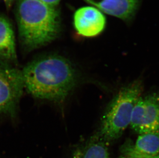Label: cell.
Segmentation results:
<instances>
[{
    "instance_id": "30bf717a",
    "label": "cell",
    "mask_w": 159,
    "mask_h": 158,
    "mask_svg": "<svg viewBox=\"0 0 159 158\" xmlns=\"http://www.w3.org/2000/svg\"><path fill=\"white\" fill-rule=\"evenodd\" d=\"M72 158H109L107 142L96 134L78 146L74 151Z\"/></svg>"
},
{
    "instance_id": "6da1fadb",
    "label": "cell",
    "mask_w": 159,
    "mask_h": 158,
    "mask_svg": "<svg viewBox=\"0 0 159 158\" xmlns=\"http://www.w3.org/2000/svg\"><path fill=\"white\" fill-rule=\"evenodd\" d=\"M22 73L25 88L31 95L58 104L65 101L78 82L73 65L57 55H42L32 60Z\"/></svg>"
},
{
    "instance_id": "8992f818",
    "label": "cell",
    "mask_w": 159,
    "mask_h": 158,
    "mask_svg": "<svg viewBox=\"0 0 159 158\" xmlns=\"http://www.w3.org/2000/svg\"><path fill=\"white\" fill-rule=\"evenodd\" d=\"M74 26L78 34L84 37H93L104 31L106 19L102 12L92 6L77 9L74 15Z\"/></svg>"
},
{
    "instance_id": "9c48e42d",
    "label": "cell",
    "mask_w": 159,
    "mask_h": 158,
    "mask_svg": "<svg viewBox=\"0 0 159 158\" xmlns=\"http://www.w3.org/2000/svg\"><path fill=\"white\" fill-rule=\"evenodd\" d=\"M0 59L11 64H17L15 35L8 18L0 15Z\"/></svg>"
},
{
    "instance_id": "3957f363",
    "label": "cell",
    "mask_w": 159,
    "mask_h": 158,
    "mask_svg": "<svg viewBox=\"0 0 159 158\" xmlns=\"http://www.w3.org/2000/svg\"><path fill=\"white\" fill-rule=\"evenodd\" d=\"M140 80L124 87L112 100L102 120L98 134L106 142L115 140L122 136L130 124L132 112L143 91Z\"/></svg>"
},
{
    "instance_id": "7a4b0ae2",
    "label": "cell",
    "mask_w": 159,
    "mask_h": 158,
    "mask_svg": "<svg viewBox=\"0 0 159 158\" xmlns=\"http://www.w3.org/2000/svg\"><path fill=\"white\" fill-rule=\"evenodd\" d=\"M16 18L20 43L26 52L48 45L60 34L58 9L39 0H19Z\"/></svg>"
},
{
    "instance_id": "277c9868",
    "label": "cell",
    "mask_w": 159,
    "mask_h": 158,
    "mask_svg": "<svg viewBox=\"0 0 159 158\" xmlns=\"http://www.w3.org/2000/svg\"><path fill=\"white\" fill-rule=\"evenodd\" d=\"M24 88L22 71L0 59V116H16Z\"/></svg>"
},
{
    "instance_id": "5b68a950",
    "label": "cell",
    "mask_w": 159,
    "mask_h": 158,
    "mask_svg": "<svg viewBox=\"0 0 159 158\" xmlns=\"http://www.w3.org/2000/svg\"><path fill=\"white\" fill-rule=\"evenodd\" d=\"M131 127L136 133L159 131V95L156 93L140 97L135 104Z\"/></svg>"
},
{
    "instance_id": "52a82bcc",
    "label": "cell",
    "mask_w": 159,
    "mask_h": 158,
    "mask_svg": "<svg viewBox=\"0 0 159 158\" xmlns=\"http://www.w3.org/2000/svg\"><path fill=\"white\" fill-rule=\"evenodd\" d=\"M103 14L123 21H130L138 9L140 0H83Z\"/></svg>"
},
{
    "instance_id": "4fadbf2b",
    "label": "cell",
    "mask_w": 159,
    "mask_h": 158,
    "mask_svg": "<svg viewBox=\"0 0 159 158\" xmlns=\"http://www.w3.org/2000/svg\"><path fill=\"white\" fill-rule=\"evenodd\" d=\"M130 157V156H129ZM134 157H137V158H159V154L158 155L153 156V157H149V156H133Z\"/></svg>"
},
{
    "instance_id": "ba28073f",
    "label": "cell",
    "mask_w": 159,
    "mask_h": 158,
    "mask_svg": "<svg viewBox=\"0 0 159 158\" xmlns=\"http://www.w3.org/2000/svg\"><path fill=\"white\" fill-rule=\"evenodd\" d=\"M126 156H149L159 154V131L143 133L138 136L135 144L127 143L124 148Z\"/></svg>"
},
{
    "instance_id": "7c38bea8",
    "label": "cell",
    "mask_w": 159,
    "mask_h": 158,
    "mask_svg": "<svg viewBox=\"0 0 159 158\" xmlns=\"http://www.w3.org/2000/svg\"><path fill=\"white\" fill-rule=\"evenodd\" d=\"M4 2L5 5L6 6V9L10 10L14 4L15 0H3Z\"/></svg>"
},
{
    "instance_id": "8fae6325",
    "label": "cell",
    "mask_w": 159,
    "mask_h": 158,
    "mask_svg": "<svg viewBox=\"0 0 159 158\" xmlns=\"http://www.w3.org/2000/svg\"><path fill=\"white\" fill-rule=\"evenodd\" d=\"M40 1L42 2L43 3H45L49 5L50 6L57 7L59 4H60L61 0H39Z\"/></svg>"
},
{
    "instance_id": "5bb4252c",
    "label": "cell",
    "mask_w": 159,
    "mask_h": 158,
    "mask_svg": "<svg viewBox=\"0 0 159 158\" xmlns=\"http://www.w3.org/2000/svg\"><path fill=\"white\" fill-rule=\"evenodd\" d=\"M121 158H137V157H129V156H124L123 157H121Z\"/></svg>"
}]
</instances>
